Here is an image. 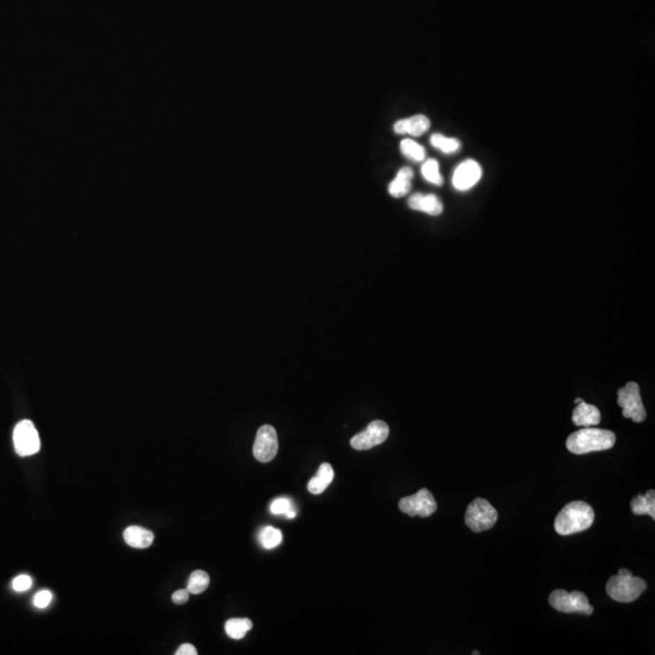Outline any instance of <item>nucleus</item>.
Here are the masks:
<instances>
[{
    "label": "nucleus",
    "mask_w": 655,
    "mask_h": 655,
    "mask_svg": "<svg viewBox=\"0 0 655 655\" xmlns=\"http://www.w3.org/2000/svg\"><path fill=\"white\" fill-rule=\"evenodd\" d=\"M615 435L612 431L585 427L571 433L567 440V449L576 455L587 454L613 448Z\"/></svg>",
    "instance_id": "obj_1"
},
{
    "label": "nucleus",
    "mask_w": 655,
    "mask_h": 655,
    "mask_svg": "<svg viewBox=\"0 0 655 655\" xmlns=\"http://www.w3.org/2000/svg\"><path fill=\"white\" fill-rule=\"evenodd\" d=\"M594 521V509L584 501L567 504L555 520V529L560 535H571L589 529Z\"/></svg>",
    "instance_id": "obj_2"
},
{
    "label": "nucleus",
    "mask_w": 655,
    "mask_h": 655,
    "mask_svg": "<svg viewBox=\"0 0 655 655\" xmlns=\"http://www.w3.org/2000/svg\"><path fill=\"white\" fill-rule=\"evenodd\" d=\"M618 573V576L609 579L606 586L609 597L622 603L636 601L646 591V581L632 576L631 571L627 569H619Z\"/></svg>",
    "instance_id": "obj_3"
},
{
    "label": "nucleus",
    "mask_w": 655,
    "mask_h": 655,
    "mask_svg": "<svg viewBox=\"0 0 655 655\" xmlns=\"http://www.w3.org/2000/svg\"><path fill=\"white\" fill-rule=\"evenodd\" d=\"M498 521V511L489 501L482 498H476L468 505L465 514V523L468 528L479 533L493 528Z\"/></svg>",
    "instance_id": "obj_4"
},
{
    "label": "nucleus",
    "mask_w": 655,
    "mask_h": 655,
    "mask_svg": "<svg viewBox=\"0 0 655 655\" xmlns=\"http://www.w3.org/2000/svg\"><path fill=\"white\" fill-rule=\"evenodd\" d=\"M553 608L562 613H579L591 615L594 607L589 603V599L580 591L567 592L566 590H555L548 597Z\"/></svg>",
    "instance_id": "obj_5"
},
{
    "label": "nucleus",
    "mask_w": 655,
    "mask_h": 655,
    "mask_svg": "<svg viewBox=\"0 0 655 655\" xmlns=\"http://www.w3.org/2000/svg\"><path fill=\"white\" fill-rule=\"evenodd\" d=\"M619 407L622 408V415L632 422H643L646 420V409L642 403L640 386L636 383H627L626 386L618 391Z\"/></svg>",
    "instance_id": "obj_6"
},
{
    "label": "nucleus",
    "mask_w": 655,
    "mask_h": 655,
    "mask_svg": "<svg viewBox=\"0 0 655 655\" xmlns=\"http://www.w3.org/2000/svg\"><path fill=\"white\" fill-rule=\"evenodd\" d=\"M399 510L410 517L420 516V517H430L437 511V502L435 496L432 495L429 489L422 488L420 491L406 496L398 502Z\"/></svg>",
    "instance_id": "obj_7"
},
{
    "label": "nucleus",
    "mask_w": 655,
    "mask_h": 655,
    "mask_svg": "<svg viewBox=\"0 0 655 655\" xmlns=\"http://www.w3.org/2000/svg\"><path fill=\"white\" fill-rule=\"evenodd\" d=\"M14 445L20 456L36 454L40 449V438L32 422L22 420L14 430Z\"/></svg>",
    "instance_id": "obj_8"
},
{
    "label": "nucleus",
    "mask_w": 655,
    "mask_h": 655,
    "mask_svg": "<svg viewBox=\"0 0 655 655\" xmlns=\"http://www.w3.org/2000/svg\"><path fill=\"white\" fill-rule=\"evenodd\" d=\"M389 435V425L381 420H375V422H370L364 431L352 437V448L356 450L371 449L376 445L384 443Z\"/></svg>",
    "instance_id": "obj_9"
},
{
    "label": "nucleus",
    "mask_w": 655,
    "mask_h": 655,
    "mask_svg": "<svg viewBox=\"0 0 655 655\" xmlns=\"http://www.w3.org/2000/svg\"><path fill=\"white\" fill-rule=\"evenodd\" d=\"M253 453L260 463H270L275 458L278 453V437L273 426L263 425L259 429Z\"/></svg>",
    "instance_id": "obj_10"
},
{
    "label": "nucleus",
    "mask_w": 655,
    "mask_h": 655,
    "mask_svg": "<svg viewBox=\"0 0 655 655\" xmlns=\"http://www.w3.org/2000/svg\"><path fill=\"white\" fill-rule=\"evenodd\" d=\"M482 169L476 160H465L455 169L453 186L458 191H468L481 180Z\"/></svg>",
    "instance_id": "obj_11"
},
{
    "label": "nucleus",
    "mask_w": 655,
    "mask_h": 655,
    "mask_svg": "<svg viewBox=\"0 0 655 655\" xmlns=\"http://www.w3.org/2000/svg\"><path fill=\"white\" fill-rule=\"evenodd\" d=\"M429 129H430V119L426 116H422V114L401 119V121L396 122L394 127H393L394 132L399 134V135L409 134V135L413 136H420L425 134Z\"/></svg>",
    "instance_id": "obj_12"
},
{
    "label": "nucleus",
    "mask_w": 655,
    "mask_h": 655,
    "mask_svg": "<svg viewBox=\"0 0 655 655\" xmlns=\"http://www.w3.org/2000/svg\"><path fill=\"white\" fill-rule=\"evenodd\" d=\"M413 210L422 211L429 215L437 216L442 214L443 206L438 196L435 194H422L417 193L409 198L408 201Z\"/></svg>",
    "instance_id": "obj_13"
},
{
    "label": "nucleus",
    "mask_w": 655,
    "mask_h": 655,
    "mask_svg": "<svg viewBox=\"0 0 655 655\" xmlns=\"http://www.w3.org/2000/svg\"><path fill=\"white\" fill-rule=\"evenodd\" d=\"M571 420L576 426H581V427L599 425L601 422V413H599V408L581 401L580 403H578V406L574 409Z\"/></svg>",
    "instance_id": "obj_14"
},
{
    "label": "nucleus",
    "mask_w": 655,
    "mask_h": 655,
    "mask_svg": "<svg viewBox=\"0 0 655 655\" xmlns=\"http://www.w3.org/2000/svg\"><path fill=\"white\" fill-rule=\"evenodd\" d=\"M124 540L131 548H150L153 544L155 535L147 529L141 528L137 525H131V527H128L124 532Z\"/></svg>",
    "instance_id": "obj_15"
},
{
    "label": "nucleus",
    "mask_w": 655,
    "mask_h": 655,
    "mask_svg": "<svg viewBox=\"0 0 655 655\" xmlns=\"http://www.w3.org/2000/svg\"><path fill=\"white\" fill-rule=\"evenodd\" d=\"M332 479H334V470H332V465L327 463H322L317 475L307 484V489L314 495H318L327 489L328 486L332 482Z\"/></svg>",
    "instance_id": "obj_16"
},
{
    "label": "nucleus",
    "mask_w": 655,
    "mask_h": 655,
    "mask_svg": "<svg viewBox=\"0 0 655 655\" xmlns=\"http://www.w3.org/2000/svg\"><path fill=\"white\" fill-rule=\"evenodd\" d=\"M414 174L410 168H402L398 171L397 176L390 183L389 192L394 198H401L408 194L412 188V180Z\"/></svg>",
    "instance_id": "obj_17"
},
{
    "label": "nucleus",
    "mask_w": 655,
    "mask_h": 655,
    "mask_svg": "<svg viewBox=\"0 0 655 655\" xmlns=\"http://www.w3.org/2000/svg\"><path fill=\"white\" fill-rule=\"evenodd\" d=\"M630 509L637 516H651L655 520V491H647L645 495H637L630 502Z\"/></svg>",
    "instance_id": "obj_18"
},
{
    "label": "nucleus",
    "mask_w": 655,
    "mask_h": 655,
    "mask_svg": "<svg viewBox=\"0 0 655 655\" xmlns=\"http://www.w3.org/2000/svg\"><path fill=\"white\" fill-rule=\"evenodd\" d=\"M253 627V622L250 619H229L226 622L225 630L227 636L232 640H242Z\"/></svg>",
    "instance_id": "obj_19"
},
{
    "label": "nucleus",
    "mask_w": 655,
    "mask_h": 655,
    "mask_svg": "<svg viewBox=\"0 0 655 655\" xmlns=\"http://www.w3.org/2000/svg\"><path fill=\"white\" fill-rule=\"evenodd\" d=\"M282 539H283V535H282L281 530L275 528V527H271V525L263 527L260 530V534H259L260 544H261L262 548H266V550H272V548L279 546Z\"/></svg>",
    "instance_id": "obj_20"
},
{
    "label": "nucleus",
    "mask_w": 655,
    "mask_h": 655,
    "mask_svg": "<svg viewBox=\"0 0 655 655\" xmlns=\"http://www.w3.org/2000/svg\"><path fill=\"white\" fill-rule=\"evenodd\" d=\"M210 584V576L204 571H193L188 579L187 590L190 594H199L204 592Z\"/></svg>",
    "instance_id": "obj_21"
},
{
    "label": "nucleus",
    "mask_w": 655,
    "mask_h": 655,
    "mask_svg": "<svg viewBox=\"0 0 655 655\" xmlns=\"http://www.w3.org/2000/svg\"><path fill=\"white\" fill-rule=\"evenodd\" d=\"M431 145L442 151L443 153H454L460 148V141L453 137H447L442 134L431 136Z\"/></svg>",
    "instance_id": "obj_22"
},
{
    "label": "nucleus",
    "mask_w": 655,
    "mask_h": 655,
    "mask_svg": "<svg viewBox=\"0 0 655 655\" xmlns=\"http://www.w3.org/2000/svg\"><path fill=\"white\" fill-rule=\"evenodd\" d=\"M401 151L403 155L414 162H422L425 160V148L410 139H406L401 142Z\"/></svg>",
    "instance_id": "obj_23"
},
{
    "label": "nucleus",
    "mask_w": 655,
    "mask_h": 655,
    "mask_svg": "<svg viewBox=\"0 0 655 655\" xmlns=\"http://www.w3.org/2000/svg\"><path fill=\"white\" fill-rule=\"evenodd\" d=\"M270 510L273 515H286L288 518H294L296 516L294 504L288 498H278L272 501Z\"/></svg>",
    "instance_id": "obj_24"
},
{
    "label": "nucleus",
    "mask_w": 655,
    "mask_h": 655,
    "mask_svg": "<svg viewBox=\"0 0 655 655\" xmlns=\"http://www.w3.org/2000/svg\"><path fill=\"white\" fill-rule=\"evenodd\" d=\"M422 176L427 180L429 183L440 186L443 183V178L440 176V165L438 162L435 160H426L422 168Z\"/></svg>",
    "instance_id": "obj_25"
},
{
    "label": "nucleus",
    "mask_w": 655,
    "mask_h": 655,
    "mask_svg": "<svg viewBox=\"0 0 655 655\" xmlns=\"http://www.w3.org/2000/svg\"><path fill=\"white\" fill-rule=\"evenodd\" d=\"M52 601V594L50 591L47 590H43V591H39L34 599H33V604L39 609L47 608V606L50 604V602Z\"/></svg>",
    "instance_id": "obj_26"
},
{
    "label": "nucleus",
    "mask_w": 655,
    "mask_h": 655,
    "mask_svg": "<svg viewBox=\"0 0 655 655\" xmlns=\"http://www.w3.org/2000/svg\"><path fill=\"white\" fill-rule=\"evenodd\" d=\"M32 584V578L29 576H26V574H22V576L15 578L14 580H13V589H14L15 591H17V592H24V591H27V590L31 589Z\"/></svg>",
    "instance_id": "obj_27"
},
{
    "label": "nucleus",
    "mask_w": 655,
    "mask_h": 655,
    "mask_svg": "<svg viewBox=\"0 0 655 655\" xmlns=\"http://www.w3.org/2000/svg\"><path fill=\"white\" fill-rule=\"evenodd\" d=\"M188 599H190V592H188L187 589L178 590V591H175V592H174L173 597H171V599H173V602L175 604L186 603V602L188 601Z\"/></svg>",
    "instance_id": "obj_28"
},
{
    "label": "nucleus",
    "mask_w": 655,
    "mask_h": 655,
    "mask_svg": "<svg viewBox=\"0 0 655 655\" xmlns=\"http://www.w3.org/2000/svg\"><path fill=\"white\" fill-rule=\"evenodd\" d=\"M176 655H196V647L190 645V643H185L183 646L178 648L176 653Z\"/></svg>",
    "instance_id": "obj_29"
},
{
    "label": "nucleus",
    "mask_w": 655,
    "mask_h": 655,
    "mask_svg": "<svg viewBox=\"0 0 655 655\" xmlns=\"http://www.w3.org/2000/svg\"><path fill=\"white\" fill-rule=\"evenodd\" d=\"M581 401H583V399H581V398H576V404H578V403H580Z\"/></svg>",
    "instance_id": "obj_30"
},
{
    "label": "nucleus",
    "mask_w": 655,
    "mask_h": 655,
    "mask_svg": "<svg viewBox=\"0 0 655 655\" xmlns=\"http://www.w3.org/2000/svg\"><path fill=\"white\" fill-rule=\"evenodd\" d=\"M472 654H473V655H478V654H479V652L473 651V652H472Z\"/></svg>",
    "instance_id": "obj_31"
}]
</instances>
